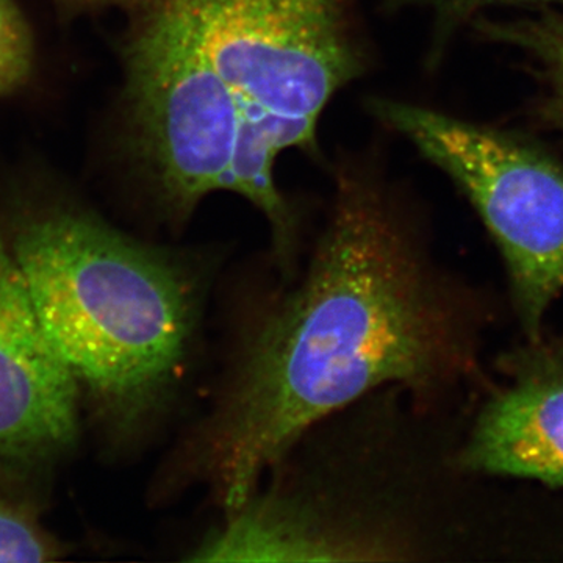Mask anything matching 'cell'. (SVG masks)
<instances>
[{"mask_svg": "<svg viewBox=\"0 0 563 563\" xmlns=\"http://www.w3.org/2000/svg\"><path fill=\"white\" fill-rule=\"evenodd\" d=\"M306 272L242 331L209 410L180 451L181 479L239 509L299 439L376 393L435 395L468 366L461 303L373 165L340 163Z\"/></svg>", "mask_w": 563, "mask_h": 563, "instance_id": "obj_1", "label": "cell"}, {"mask_svg": "<svg viewBox=\"0 0 563 563\" xmlns=\"http://www.w3.org/2000/svg\"><path fill=\"white\" fill-rule=\"evenodd\" d=\"M125 51L136 143L174 224L214 192L252 203L291 276L298 214L276 165L317 157L336 92L365 73L352 0H147Z\"/></svg>", "mask_w": 563, "mask_h": 563, "instance_id": "obj_2", "label": "cell"}, {"mask_svg": "<svg viewBox=\"0 0 563 563\" xmlns=\"http://www.w3.org/2000/svg\"><path fill=\"white\" fill-rule=\"evenodd\" d=\"M10 243L80 402L110 432L146 431L187 376L201 277L174 252L69 207L25 218Z\"/></svg>", "mask_w": 563, "mask_h": 563, "instance_id": "obj_3", "label": "cell"}, {"mask_svg": "<svg viewBox=\"0 0 563 563\" xmlns=\"http://www.w3.org/2000/svg\"><path fill=\"white\" fill-rule=\"evenodd\" d=\"M369 111L461 188L501 251L528 340L563 291V163L515 131L393 99Z\"/></svg>", "mask_w": 563, "mask_h": 563, "instance_id": "obj_4", "label": "cell"}, {"mask_svg": "<svg viewBox=\"0 0 563 563\" xmlns=\"http://www.w3.org/2000/svg\"><path fill=\"white\" fill-rule=\"evenodd\" d=\"M80 399L0 228V488L31 503L79 437ZM33 506V504H32Z\"/></svg>", "mask_w": 563, "mask_h": 563, "instance_id": "obj_5", "label": "cell"}, {"mask_svg": "<svg viewBox=\"0 0 563 563\" xmlns=\"http://www.w3.org/2000/svg\"><path fill=\"white\" fill-rule=\"evenodd\" d=\"M509 384L484 404L455 463L466 473L563 485V333L504 355Z\"/></svg>", "mask_w": 563, "mask_h": 563, "instance_id": "obj_6", "label": "cell"}, {"mask_svg": "<svg viewBox=\"0 0 563 563\" xmlns=\"http://www.w3.org/2000/svg\"><path fill=\"white\" fill-rule=\"evenodd\" d=\"M481 38L528 57L539 81L533 114L563 140V7H539L526 16L473 20Z\"/></svg>", "mask_w": 563, "mask_h": 563, "instance_id": "obj_7", "label": "cell"}, {"mask_svg": "<svg viewBox=\"0 0 563 563\" xmlns=\"http://www.w3.org/2000/svg\"><path fill=\"white\" fill-rule=\"evenodd\" d=\"M63 551L40 523L32 504L0 488V562H51Z\"/></svg>", "mask_w": 563, "mask_h": 563, "instance_id": "obj_8", "label": "cell"}, {"mask_svg": "<svg viewBox=\"0 0 563 563\" xmlns=\"http://www.w3.org/2000/svg\"><path fill=\"white\" fill-rule=\"evenodd\" d=\"M32 65V38L24 18L11 0H0V96L21 87Z\"/></svg>", "mask_w": 563, "mask_h": 563, "instance_id": "obj_9", "label": "cell"}, {"mask_svg": "<svg viewBox=\"0 0 563 563\" xmlns=\"http://www.w3.org/2000/svg\"><path fill=\"white\" fill-rule=\"evenodd\" d=\"M398 5L415 3L433 10L437 16L435 49L446 41V36L472 20L485 7L492 5H528V7H563V0H393Z\"/></svg>", "mask_w": 563, "mask_h": 563, "instance_id": "obj_10", "label": "cell"}, {"mask_svg": "<svg viewBox=\"0 0 563 563\" xmlns=\"http://www.w3.org/2000/svg\"><path fill=\"white\" fill-rule=\"evenodd\" d=\"M107 2L122 3V5H131L135 7V9H140L147 0H107Z\"/></svg>", "mask_w": 563, "mask_h": 563, "instance_id": "obj_11", "label": "cell"}]
</instances>
